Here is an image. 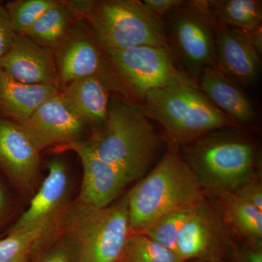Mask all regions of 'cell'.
I'll use <instances>...</instances> for the list:
<instances>
[{"label":"cell","mask_w":262,"mask_h":262,"mask_svg":"<svg viewBox=\"0 0 262 262\" xmlns=\"http://www.w3.org/2000/svg\"><path fill=\"white\" fill-rule=\"evenodd\" d=\"M53 51L60 90L72 81L98 77L116 97L138 104L84 19L78 22L70 36Z\"/></svg>","instance_id":"cell-8"},{"label":"cell","mask_w":262,"mask_h":262,"mask_svg":"<svg viewBox=\"0 0 262 262\" xmlns=\"http://www.w3.org/2000/svg\"><path fill=\"white\" fill-rule=\"evenodd\" d=\"M31 254L26 255V256H22V257H20L18 258H16V259L13 260V261H8V262H32L30 260Z\"/></svg>","instance_id":"cell-34"},{"label":"cell","mask_w":262,"mask_h":262,"mask_svg":"<svg viewBox=\"0 0 262 262\" xmlns=\"http://www.w3.org/2000/svg\"><path fill=\"white\" fill-rule=\"evenodd\" d=\"M0 69L21 83L59 88L54 51L24 34H15L9 49L0 58Z\"/></svg>","instance_id":"cell-13"},{"label":"cell","mask_w":262,"mask_h":262,"mask_svg":"<svg viewBox=\"0 0 262 262\" xmlns=\"http://www.w3.org/2000/svg\"><path fill=\"white\" fill-rule=\"evenodd\" d=\"M15 34L5 7L0 6V58L9 49Z\"/></svg>","instance_id":"cell-30"},{"label":"cell","mask_w":262,"mask_h":262,"mask_svg":"<svg viewBox=\"0 0 262 262\" xmlns=\"http://www.w3.org/2000/svg\"><path fill=\"white\" fill-rule=\"evenodd\" d=\"M106 84L98 77H87L72 81L60 90V96L88 125L101 126L107 118L111 96Z\"/></svg>","instance_id":"cell-18"},{"label":"cell","mask_w":262,"mask_h":262,"mask_svg":"<svg viewBox=\"0 0 262 262\" xmlns=\"http://www.w3.org/2000/svg\"><path fill=\"white\" fill-rule=\"evenodd\" d=\"M59 92L58 86L21 83L0 69V113L12 121L27 120Z\"/></svg>","instance_id":"cell-19"},{"label":"cell","mask_w":262,"mask_h":262,"mask_svg":"<svg viewBox=\"0 0 262 262\" xmlns=\"http://www.w3.org/2000/svg\"><path fill=\"white\" fill-rule=\"evenodd\" d=\"M232 193L262 211V185L259 176L250 179Z\"/></svg>","instance_id":"cell-28"},{"label":"cell","mask_w":262,"mask_h":262,"mask_svg":"<svg viewBox=\"0 0 262 262\" xmlns=\"http://www.w3.org/2000/svg\"><path fill=\"white\" fill-rule=\"evenodd\" d=\"M162 19L179 72L198 81L205 69L216 68L218 26L207 0H184Z\"/></svg>","instance_id":"cell-7"},{"label":"cell","mask_w":262,"mask_h":262,"mask_svg":"<svg viewBox=\"0 0 262 262\" xmlns=\"http://www.w3.org/2000/svg\"><path fill=\"white\" fill-rule=\"evenodd\" d=\"M40 151L16 122L0 119V168L23 192H32Z\"/></svg>","instance_id":"cell-15"},{"label":"cell","mask_w":262,"mask_h":262,"mask_svg":"<svg viewBox=\"0 0 262 262\" xmlns=\"http://www.w3.org/2000/svg\"><path fill=\"white\" fill-rule=\"evenodd\" d=\"M82 141L130 183L141 178L152 165L163 143L139 105L116 96L110 98L106 122Z\"/></svg>","instance_id":"cell-2"},{"label":"cell","mask_w":262,"mask_h":262,"mask_svg":"<svg viewBox=\"0 0 262 262\" xmlns=\"http://www.w3.org/2000/svg\"><path fill=\"white\" fill-rule=\"evenodd\" d=\"M196 82L215 107L237 126H253L256 123L257 110L252 99L242 86L218 69H205Z\"/></svg>","instance_id":"cell-17"},{"label":"cell","mask_w":262,"mask_h":262,"mask_svg":"<svg viewBox=\"0 0 262 262\" xmlns=\"http://www.w3.org/2000/svg\"><path fill=\"white\" fill-rule=\"evenodd\" d=\"M48 174L31 201L27 211L8 232L45 228L53 232L68 206L69 174L64 162L53 158L48 164Z\"/></svg>","instance_id":"cell-12"},{"label":"cell","mask_w":262,"mask_h":262,"mask_svg":"<svg viewBox=\"0 0 262 262\" xmlns=\"http://www.w3.org/2000/svg\"><path fill=\"white\" fill-rule=\"evenodd\" d=\"M53 233L70 239L77 262H120L131 234L127 193L104 208L69 203Z\"/></svg>","instance_id":"cell-5"},{"label":"cell","mask_w":262,"mask_h":262,"mask_svg":"<svg viewBox=\"0 0 262 262\" xmlns=\"http://www.w3.org/2000/svg\"><path fill=\"white\" fill-rule=\"evenodd\" d=\"M131 233L141 232L169 212L198 204L206 192L179 149L170 147L127 192Z\"/></svg>","instance_id":"cell-4"},{"label":"cell","mask_w":262,"mask_h":262,"mask_svg":"<svg viewBox=\"0 0 262 262\" xmlns=\"http://www.w3.org/2000/svg\"><path fill=\"white\" fill-rule=\"evenodd\" d=\"M250 42L253 48L258 52V54L261 56L262 53V27H256L253 30L247 32Z\"/></svg>","instance_id":"cell-32"},{"label":"cell","mask_w":262,"mask_h":262,"mask_svg":"<svg viewBox=\"0 0 262 262\" xmlns=\"http://www.w3.org/2000/svg\"><path fill=\"white\" fill-rule=\"evenodd\" d=\"M184 0H144L142 3L155 14L163 18Z\"/></svg>","instance_id":"cell-31"},{"label":"cell","mask_w":262,"mask_h":262,"mask_svg":"<svg viewBox=\"0 0 262 262\" xmlns=\"http://www.w3.org/2000/svg\"><path fill=\"white\" fill-rule=\"evenodd\" d=\"M51 232L45 228L8 232V237L0 241V262L13 261L37 251L43 237Z\"/></svg>","instance_id":"cell-25"},{"label":"cell","mask_w":262,"mask_h":262,"mask_svg":"<svg viewBox=\"0 0 262 262\" xmlns=\"http://www.w3.org/2000/svg\"><path fill=\"white\" fill-rule=\"evenodd\" d=\"M226 225L222 212L205 198L182 227L176 251L184 262L213 259L222 248L230 246Z\"/></svg>","instance_id":"cell-10"},{"label":"cell","mask_w":262,"mask_h":262,"mask_svg":"<svg viewBox=\"0 0 262 262\" xmlns=\"http://www.w3.org/2000/svg\"><path fill=\"white\" fill-rule=\"evenodd\" d=\"M78 155L83 167L80 201L104 208L118 200L130 182L118 169L103 161L89 149L82 141L60 146Z\"/></svg>","instance_id":"cell-14"},{"label":"cell","mask_w":262,"mask_h":262,"mask_svg":"<svg viewBox=\"0 0 262 262\" xmlns=\"http://www.w3.org/2000/svg\"><path fill=\"white\" fill-rule=\"evenodd\" d=\"M198 204L169 212L144 229L141 233L149 236L165 247L176 251L179 233Z\"/></svg>","instance_id":"cell-24"},{"label":"cell","mask_w":262,"mask_h":262,"mask_svg":"<svg viewBox=\"0 0 262 262\" xmlns=\"http://www.w3.org/2000/svg\"><path fill=\"white\" fill-rule=\"evenodd\" d=\"M217 195L227 225L243 239L262 241V211L233 193Z\"/></svg>","instance_id":"cell-21"},{"label":"cell","mask_w":262,"mask_h":262,"mask_svg":"<svg viewBox=\"0 0 262 262\" xmlns=\"http://www.w3.org/2000/svg\"><path fill=\"white\" fill-rule=\"evenodd\" d=\"M84 20L103 50L168 48L163 19L142 1L91 0Z\"/></svg>","instance_id":"cell-6"},{"label":"cell","mask_w":262,"mask_h":262,"mask_svg":"<svg viewBox=\"0 0 262 262\" xmlns=\"http://www.w3.org/2000/svg\"><path fill=\"white\" fill-rule=\"evenodd\" d=\"M58 0H15L9 2L5 8L15 34H23Z\"/></svg>","instance_id":"cell-26"},{"label":"cell","mask_w":262,"mask_h":262,"mask_svg":"<svg viewBox=\"0 0 262 262\" xmlns=\"http://www.w3.org/2000/svg\"><path fill=\"white\" fill-rule=\"evenodd\" d=\"M16 123L40 152L50 146L60 147L83 140L88 127L59 94L42 103L27 120Z\"/></svg>","instance_id":"cell-11"},{"label":"cell","mask_w":262,"mask_h":262,"mask_svg":"<svg viewBox=\"0 0 262 262\" xmlns=\"http://www.w3.org/2000/svg\"><path fill=\"white\" fill-rule=\"evenodd\" d=\"M140 106L163 129L169 146L177 149L211 131L238 127L215 107L196 80L184 74L168 85L148 92Z\"/></svg>","instance_id":"cell-3"},{"label":"cell","mask_w":262,"mask_h":262,"mask_svg":"<svg viewBox=\"0 0 262 262\" xmlns=\"http://www.w3.org/2000/svg\"><path fill=\"white\" fill-rule=\"evenodd\" d=\"M217 26L216 68L242 87H254L261 74V56L247 32Z\"/></svg>","instance_id":"cell-16"},{"label":"cell","mask_w":262,"mask_h":262,"mask_svg":"<svg viewBox=\"0 0 262 262\" xmlns=\"http://www.w3.org/2000/svg\"><path fill=\"white\" fill-rule=\"evenodd\" d=\"M234 262H262V241L244 239L233 248Z\"/></svg>","instance_id":"cell-29"},{"label":"cell","mask_w":262,"mask_h":262,"mask_svg":"<svg viewBox=\"0 0 262 262\" xmlns=\"http://www.w3.org/2000/svg\"><path fill=\"white\" fill-rule=\"evenodd\" d=\"M103 51L139 106L148 92L184 75L176 67L168 48L139 46Z\"/></svg>","instance_id":"cell-9"},{"label":"cell","mask_w":262,"mask_h":262,"mask_svg":"<svg viewBox=\"0 0 262 262\" xmlns=\"http://www.w3.org/2000/svg\"><path fill=\"white\" fill-rule=\"evenodd\" d=\"M179 149L205 192L232 193L259 176V144L241 127L211 131Z\"/></svg>","instance_id":"cell-1"},{"label":"cell","mask_w":262,"mask_h":262,"mask_svg":"<svg viewBox=\"0 0 262 262\" xmlns=\"http://www.w3.org/2000/svg\"><path fill=\"white\" fill-rule=\"evenodd\" d=\"M54 246H52L48 251L36 262H77V252L74 245L70 239L61 234H53Z\"/></svg>","instance_id":"cell-27"},{"label":"cell","mask_w":262,"mask_h":262,"mask_svg":"<svg viewBox=\"0 0 262 262\" xmlns=\"http://www.w3.org/2000/svg\"><path fill=\"white\" fill-rule=\"evenodd\" d=\"M120 262H184L178 253L151 239L134 232L127 239Z\"/></svg>","instance_id":"cell-23"},{"label":"cell","mask_w":262,"mask_h":262,"mask_svg":"<svg viewBox=\"0 0 262 262\" xmlns=\"http://www.w3.org/2000/svg\"><path fill=\"white\" fill-rule=\"evenodd\" d=\"M208 5L220 25L246 32L261 26V0H209Z\"/></svg>","instance_id":"cell-22"},{"label":"cell","mask_w":262,"mask_h":262,"mask_svg":"<svg viewBox=\"0 0 262 262\" xmlns=\"http://www.w3.org/2000/svg\"><path fill=\"white\" fill-rule=\"evenodd\" d=\"M8 201L4 188L0 183V225L4 220L7 211H8Z\"/></svg>","instance_id":"cell-33"},{"label":"cell","mask_w":262,"mask_h":262,"mask_svg":"<svg viewBox=\"0 0 262 262\" xmlns=\"http://www.w3.org/2000/svg\"><path fill=\"white\" fill-rule=\"evenodd\" d=\"M80 20V15L69 1L58 0L23 34L34 42L54 50L70 36Z\"/></svg>","instance_id":"cell-20"}]
</instances>
